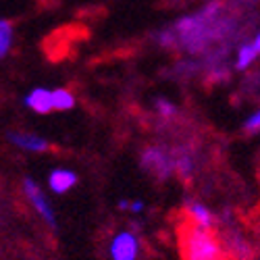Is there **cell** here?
<instances>
[{
  "instance_id": "obj_1",
  "label": "cell",
  "mask_w": 260,
  "mask_h": 260,
  "mask_svg": "<svg viewBox=\"0 0 260 260\" xmlns=\"http://www.w3.org/2000/svg\"><path fill=\"white\" fill-rule=\"evenodd\" d=\"M177 240L181 260H229L227 250L212 229L187 221L179 227Z\"/></svg>"
},
{
  "instance_id": "obj_2",
  "label": "cell",
  "mask_w": 260,
  "mask_h": 260,
  "mask_svg": "<svg viewBox=\"0 0 260 260\" xmlns=\"http://www.w3.org/2000/svg\"><path fill=\"white\" fill-rule=\"evenodd\" d=\"M111 260H138L140 256V242L134 231H119L108 246Z\"/></svg>"
},
{
  "instance_id": "obj_3",
  "label": "cell",
  "mask_w": 260,
  "mask_h": 260,
  "mask_svg": "<svg viewBox=\"0 0 260 260\" xmlns=\"http://www.w3.org/2000/svg\"><path fill=\"white\" fill-rule=\"evenodd\" d=\"M23 189H25V196H27V200L31 202V206L36 208V212L44 219L50 227H56V219H54V212H52V208H50V204L46 202V198H44V191L40 189V185L31 179V177H25L23 179Z\"/></svg>"
},
{
  "instance_id": "obj_4",
  "label": "cell",
  "mask_w": 260,
  "mask_h": 260,
  "mask_svg": "<svg viewBox=\"0 0 260 260\" xmlns=\"http://www.w3.org/2000/svg\"><path fill=\"white\" fill-rule=\"evenodd\" d=\"M25 106H29L31 111H36L40 115H48L50 111H54L52 92L50 90H44V88H38V90L29 92L25 96Z\"/></svg>"
},
{
  "instance_id": "obj_5",
  "label": "cell",
  "mask_w": 260,
  "mask_h": 260,
  "mask_svg": "<svg viewBox=\"0 0 260 260\" xmlns=\"http://www.w3.org/2000/svg\"><path fill=\"white\" fill-rule=\"evenodd\" d=\"M75 181H77V175H75L73 171H67V169H56V171H52V173H50V179H48L50 189H52L54 193L69 191V189L75 185Z\"/></svg>"
},
{
  "instance_id": "obj_6",
  "label": "cell",
  "mask_w": 260,
  "mask_h": 260,
  "mask_svg": "<svg viewBox=\"0 0 260 260\" xmlns=\"http://www.w3.org/2000/svg\"><path fill=\"white\" fill-rule=\"evenodd\" d=\"M185 212H187V221L196 223V225H200V227H206V229H212L214 216H212V212H210L204 204H200V202H189V204L185 206Z\"/></svg>"
},
{
  "instance_id": "obj_7",
  "label": "cell",
  "mask_w": 260,
  "mask_h": 260,
  "mask_svg": "<svg viewBox=\"0 0 260 260\" xmlns=\"http://www.w3.org/2000/svg\"><path fill=\"white\" fill-rule=\"evenodd\" d=\"M9 138L13 144L21 146L23 150H31V152H44V150L50 148V144L46 140H42L38 136H29V134H11Z\"/></svg>"
},
{
  "instance_id": "obj_8",
  "label": "cell",
  "mask_w": 260,
  "mask_h": 260,
  "mask_svg": "<svg viewBox=\"0 0 260 260\" xmlns=\"http://www.w3.org/2000/svg\"><path fill=\"white\" fill-rule=\"evenodd\" d=\"M144 165L148 169H152L156 175H160V177H167L171 173V169H173V165L167 160V156L162 152H158V150H150V152H146Z\"/></svg>"
},
{
  "instance_id": "obj_9",
  "label": "cell",
  "mask_w": 260,
  "mask_h": 260,
  "mask_svg": "<svg viewBox=\"0 0 260 260\" xmlns=\"http://www.w3.org/2000/svg\"><path fill=\"white\" fill-rule=\"evenodd\" d=\"M52 104L56 111H69V108L75 106V96L69 90H54L52 92Z\"/></svg>"
},
{
  "instance_id": "obj_10",
  "label": "cell",
  "mask_w": 260,
  "mask_h": 260,
  "mask_svg": "<svg viewBox=\"0 0 260 260\" xmlns=\"http://www.w3.org/2000/svg\"><path fill=\"white\" fill-rule=\"evenodd\" d=\"M13 44V27L9 21L0 19V56H7V52L11 50Z\"/></svg>"
},
{
  "instance_id": "obj_11",
  "label": "cell",
  "mask_w": 260,
  "mask_h": 260,
  "mask_svg": "<svg viewBox=\"0 0 260 260\" xmlns=\"http://www.w3.org/2000/svg\"><path fill=\"white\" fill-rule=\"evenodd\" d=\"M256 54H258V50L254 48V44H246V46H242V48H240V56H237V67H240V69H246L248 64L256 58Z\"/></svg>"
},
{
  "instance_id": "obj_12",
  "label": "cell",
  "mask_w": 260,
  "mask_h": 260,
  "mask_svg": "<svg viewBox=\"0 0 260 260\" xmlns=\"http://www.w3.org/2000/svg\"><path fill=\"white\" fill-rule=\"evenodd\" d=\"M244 129H246V132H258V129H260V111H256V113L244 123Z\"/></svg>"
},
{
  "instance_id": "obj_13",
  "label": "cell",
  "mask_w": 260,
  "mask_h": 260,
  "mask_svg": "<svg viewBox=\"0 0 260 260\" xmlns=\"http://www.w3.org/2000/svg\"><path fill=\"white\" fill-rule=\"evenodd\" d=\"M156 108H158V113H160V115H165V117H169V115L175 113V108H173V104H169L167 100H158V102H156Z\"/></svg>"
},
{
  "instance_id": "obj_14",
  "label": "cell",
  "mask_w": 260,
  "mask_h": 260,
  "mask_svg": "<svg viewBox=\"0 0 260 260\" xmlns=\"http://www.w3.org/2000/svg\"><path fill=\"white\" fill-rule=\"evenodd\" d=\"M129 208H132V212H142L144 210V202H134V204H129Z\"/></svg>"
},
{
  "instance_id": "obj_15",
  "label": "cell",
  "mask_w": 260,
  "mask_h": 260,
  "mask_svg": "<svg viewBox=\"0 0 260 260\" xmlns=\"http://www.w3.org/2000/svg\"><path fill=\"white\" fill-rule=\"evenodd\" d=\"M252 44H254V48H256V50H258V54H260V34H258V38L252 42Z\"/></svg>"
}]
</instances>
